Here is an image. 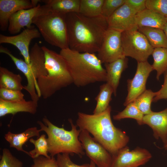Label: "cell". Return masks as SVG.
Segmentation results:
<instances>
[{"mask_svg": "<svg viewBox=\"0 0 167 167\" xmlns=\"http://www.w3.org/2000/svg\"><path fill=\"white\" fill-rule=\"evenodd\" d=\"M41 36L38 29L32 26L30 28H27L19 34L15 36H8L0 34V44H9L16 47L23 57L24 61L29 64L30 63V43L33 39L39 38Z\"/></svg>", "mask_w": 167, "mask_h": 167, "instance_id": "cell-13", "label": "cell"}, {"mask_svg": "<svg viewBox=\"0 0 167 167\" xmlns=\"http://www.w3.org/2000/svg\"><path fill=\"white\" fill-rule=\"evenodd\" d=\"M109 105L104 111L97 114L81 112L77 114L76 126L80 130L87 131L112 155H115L127 146L129 138L126 132L116 127L112 122Z\"/></svg>", "mask_w": 167, "mask_h": 167, "instance_id": "cell-2", "label": "cell"}, {"mask_svg": "<svg viewBox=\"0 0 167 167\" xmlns=\"http://www.w3.org/2000/svg\"><path fill=\"white\" fill-rule=\"evenodd\" d=\"M22 78L7 68L0 67V88L21 91L24 86L22 84Z\"/></svg>", "mask_w": 167, "mask_h": 167, "instance_id": "cell-24", "label": "cell"}, {"mask_svg": "<svg viewBox=\"0 0 167 167\" xmlns=\"http://www.w3.org/2000/svg\"><path fill=\"white\" fill-rule=\"evenodd\" d=\"M43 122L38 121L41 131L47 134L48 145V152L50 156H54L60 153H66L70 155L76 154L81 157L85 153L79 139L81 131L77 129L72 120L68 119L71 126L70 131L63 127H59L53 124L46 117L42 119Z\"/></svg>", "mask_w": 167, "mask_h": 167, "instance_id": "cell-5", "label": "cell"}, {"mask_svg": "<svg viewBox=\"0 0 167 167\" xmlns=\"http://www.w3.org/2000/svg\"><path fill=\"white\" fill-rule=\"evenodd\" d=\"M79 139L87 156L97 167H110L112 155L87 131L80 130Z\"/></svg>", "mask_w": 167, "mask_h": 167, "instance_id": "cell-9", "label": "cell"}, {"mask_svg": "<svg viewBox=\"0 0 167 167\" xmlns=\"http://www.w3.org/2000/svg\"><path fill=\"white\" fill-rule=\"evenodd\" d=\"M40 4L28 9L19 10L13 14L9 21L8 30L11 34L19 32L25 27L31 28L32 19L40 7Z\"/></svg>", "mask_w": 167, "mask_h": 167, "instance_id": "cell-17", "label": "cell"}, {"mask_svg": "<svg viewBox=\"0 0 167 167\" xmlns=\"http://www.w3.org/2000/svg\"><path fill=\"white\" fill-rule=\"evenodd\" d=\"M156 94L151 89H146L133 101L144 115L152 112L151 104Z\"/></svg>", "mask_w": 167, "mask_h": 167, "instance_id": "cell-29", "label": "cell"}, {"mask_svg": "<svg viewBox=\"0 0 167 167\" xmlns=\"http://www.w3.org/2000/svg\"><path fill=\"white\" fill-rule=\"evenodd\" d=\"M29 141L35 146L34 149L29 152V156L32 158L34 159L41 156L47 158L51 157L48 154V143L45 134L41 135L36 140L31 138Z\"/></svg>", "mask_w": 167, "mask_h": 167, "instance_id": "cell-30", "label": "cell"}, {"mask_svg": "<svg viewBox=\"0 0 167 167\" xmlns=\"http://www.w3.org/2000/svg\"><path fill=\"white\" fill-rule=\"evenodd\" d=\"M122 46L125 57H130L137 62L147 61L154 48L145 36L138 30L121 33Z\"/></svg>", "mask_w": 167, "mask_h": 167, "instance_id": "cell-8", "label": "cell"}, {"mask_svg": "<svg viewBox=\"0 0 167 167\" xmlns=\"http://www.w3.org/2000/svg\"><path fill=\"white\" fill-rule=\"evenodd\" d=\"M153 70L148 61L137 62L134 77L127 80L128 93L123 105L126 106L133 102L146 89V83L150 73Z\"/></svg>", "mask_w": 167, "mask_h": 167, "instance_id": "cell-12", "label": "cell"}, {"mask_svg": "<svg viewBox=\"0 0 167 167\" xmlns=\"http://www.w3.org/2000/svg\"><path fill=\"white\" fill-rule=\"evenodd\" d=\"M31 167H58V165L54 157L47 158L41 156L33 159Z\"/></svg>", "mask_w": 167, "mask_h": 167, "instance_id": "cell-36", "label": "cell"}, {"mask_svg": "<svg viewBox=\"0 0 167 167\" xmlns=\"http://www.w3.org/2000/svg\"><path fill=\"white\" fill-rule=\"evenodd\" d=\"M138 30L146 37L154 48H167V39L162 29L150 27H142L138 28Z\"/></svg>", "mask_w": 167, "mask_h": 167, "instance_id": "cell-23", "label": "cell"}, {"mask_svg": "<svg viewBox=\"0 0 167 167\" xmlns=\"http://www.w3.org/2000/svg\"><path fill=\"white\" fill-rule=\"evenodd\" d=\"M69 155L66 153L57 155L56 159L58 167H90L89 164L85 163L81 165L75 164L71 160Z\"/></svg>", "mask_w": 167, "mask_h": 167, "instance_id": "cell-35", "label": "cell"}, {"mask_svg": "<svg viewBox=\"0 0 167 167\" xmlns=\"http://www.w3.org/2000/svg\"><path fill=\"white\" fill-rule=\"evenodd\" d=\"M38 102L32 100L28 101H10L0 98V117L8 114L14 116L20 112L35 114L37 110Z\"/></svg>", "mask_w": 167, "mask_h": 167, "instance_id": "cell-18", "label": "cell"}, {"mask_svg": "<svg viewBox=\"0 0 167 167\" xmlns=\"http://www.w3.org/2000/svg\"><path fill=\"white\" fill-rule=\"evenodd\" d=\"M40 129H38L36 127L28 128L24 132L15 134L8 131L4 135V138L10 143V147L14 148L18 151H22L29 156V152L24 150L23 146L29 139L32 137L40 136Z\"/></svg>", "mask_w": 167, "mask_h": 167, "instance_id": "cell-21", "label": "cell"}, {"mask_svg": "<svg viewBox=\"0 0 167 167\" xmlns=\"http://www.w3.org/2000/svg\"><path fill=\"white\" fill-rule=\"evenodd\" d=\"M44 2L52 10L62 14L79 13L80 0H43Z\"/></svg>", "mask_w": 167, "mask_h": 167, "instance_id": "cell-22", "label": "cell"}, {"mask_svg": "<svg viewBox=\"0 0 167 167\" xmlns=\"http://www.w3.org/2000/svg\"><path fill=\"white\" fill-rule=\"evenodd\" d=\"M120 32L108 29L106 31L97 56L102 63L112 62L125 57Z\"/></svg>", "mask_w": 167, "mask_h": 167, "instance_id": "cell-10", "label": "cell"}, {"mask_svg": "<svg viewBox=\"0 0 167 167\" xmlns=\"http://www.w3.org/2000/svg\"><path fill=\"white\" fill-rule=\"evenodd\" d=\"M59 54L66 61L73 84L82 87L98 82H106V72L95 54L78 52L69 48Z\"/></svg>", "mask_w": 167, "mask_h": 167, "instance_id": "cell-3", "label": "cell"}, {"mask_svg": "<svg viewBox=\"0 0 167 167\" xmlns=\"http://www.w3.org/2000/svg\"><path fill=\"white\" fill-rule=\"evenodd\" d=\"M4 53L10 57L17 68L24 75L27 84L24 86V89L29 93L32 100L38 102L40 97L36 92L37 80L47 74L45 55L41 46L36 42L32 47L30 51V63L29 64L24 60L15 57L8 49L5 50Z\"/></svg>", "mask_w": 167, "mask_h": 167, "instance_id": "cell-7", "label": "cell"}, {"mask_svg": "<svg viewBox=\"0 0 167 167\" xmlns=\"http://www.w3.org/2000/svg\"><path fill=\"white\" fill-rule=\"evenodd\" d=\"M41 48L45 57L46 75L37 80L36 92L39 97L46 99L61 89L73 83L67 63L60 54L45 46Z\"/></svg>", "mask_w": 167, "mask_h": 167, "instance_id": "cell-4", "label": "cell"}, {"mask_svg": "<svg viewBox=\"0 0 167 167\" xmlns=\"http://www.w3.org/2000/svg\"><path fill=\"white\" fill-rule=\"evenodd\" d=\"M146 0H126L125 3L136 14L145 9Z\"/></svg>", "mask_w": 167, "mask_h": 167, "instance_id": "cell-37", "label": "cell"}, {"mask_svg": "<svg viewBox=\"0 0 167 167\" xmlns=\"http://www.w3.org/2000/svg\"><path fill=\"white\" fill-rule=\"evenodd\" d=\"M143 124L152 129L155 139L164 142L167 136V107L162 111L144 115Z\"/></svg>", "mask_w": 167, "mask_h": 167, "instance_id": "cell-16", "label": "cell"}, {"mask_svg": "<svg viewBox=\"0 0 167 167\" xmlns=\"http://www.w3.org/2000/svg\"><path fill=\"white\" fill-rule=\"evenodd\" d=\"M113 93L112 88L107 83L100 85L99 92L95 98L96 104L93 113H99L105 110L109 105L112 95Z\"/></svg>", "mask_w": 167, "mask_h": 167, "instance_id": "cell-25", "label": "cell"}, {"mask_svg": "<svg viewBox=\"0 0 167 167\" xmlns=\"http://www.w3.org/2000/svg\"><path fill=\"white\" fill-rule=\"evenodd\" d=\"M0 167H23L22 161L14 156L6 148L3 149Z\"/></svg>", "mask_w": 167, "mask_h": 167, "instance_id": "cell-31", "label": "cell"}, {"mask_svg": "<svg viewBox=\"0 0 167 167\" xmlns=\"http://www.w3.org/2000/svg\"><path fill=\"white\" fill-rule=\"evenodd\" d=\"M66 15L52 10L45 4L40 6L32 19V24L45 41L61 49L69 48Z\"/></svg>", "mask_w": 167, "mask_h": 167, "instance_id": "cell-6", "label": "cell"}, {"mask_svg": "<svg viewBox=\"0 0 167 167\" xmlns=\"http://www.w3.org/2000/svg\"><path fill=\"white\" fill-rule=\"evenodd\" d=\"M135 14L125 3L107 19L108 29L121 32L138 30Z\"/></svg>", "mask_w": 167, "mask_h": 167, "instance_id": "cell-14", "label": "cell"}, {"mask_svg": "<svg viewBox=\"0 0 167 167\" xmlns=\"http://www.w3.org/2000/svg\"><path fill=\"white\" fill-rule=\"evenodd\" d=\"M152 55L153 62L152 65L153 70L157 72L156 79L167 70V48L159 47L154 49Z\"/></svg>", "mask_w": 167, "mask_h": 167, "instance_id": "cell-27", "label": "cell"}, {"mask_svg": "<svg viewBox=\"0 0 167 167\" xmlns=\"http://www.w3.org/2000/svg\"><path fill=\"white\" fill-rule=\"evenodd\" d=\"M66 20L69 48L81 53H97L108 29L107 19L73 12L66 14Z\"/></svg>", "mask_w": 167, "mask_h": 167, "instance_id": "cell-1", "label": "cell"}, {"mask_svg": "<svg viewBox=\"0 0 167 167\" xmlns=\"http://www.w3.org/2000/svg\"><path fill=\"white\" fill-rule=\"evenodd\" d=\"M167 21V18L147 8L135 15L136 23L138 27H150L163 30Z\"/></svg>", "mask_w": 167, "mask_h": 167, "instance_id": "cell-20", "label": "cell"}, {"mask_svg": "<svg viewBox=\"0 0 167 167\" xmlns=\"http://www.w3.org/2000/svg\"><path fill=\"white\" fill-rule=\"evenodd\" d=\"M144 115L139 109L134 101L130 103L122 111L119 112L113 117L115 120L131 118L135 119L139 125H143V118Z\"/></svg>", "mask_w": 167, "mask_h": 167, "instance_id": "cell-28", "label": "cell"}, {"mask_svg": "<svg viewBox=\"0 0 167 167\" xmlns=\"http://www.w3.org/2000/svg\"><path fill=\"white\" fill-rule=\"evenodd\" d=\"M126 0H104L101 16L108 19L119 7L125 3Z\"/></svg>", "mask_w": 167, "mask_h": 167, "instance_id": "cell-32", "label": "cell"}, {"mask_svg": "<svg viewBox=\"0 0 167 167\" xmlns=\"http://www.w3.org/2000/svg\"><path fill=\"white\" fill-rule=\"evenodd\" d=\"M31 0H0V29L3 32L8 29L10 17L23 9L33 7Z\"/></svg>", "mask_w": 167, "mask_h": 167, "instance_id": "cell-15", "label": "cell"}, {"mask_svg": "<svg viewBox=\"0 0 167 167\" xmlns=\"http://www.w3.org/2000/svg\"><path fill=\"white\" fill-rule=\"evenodd\" d=\"M128 63V58L125 57L104 64L106 72V83L112 88L115 96H116L117 89L122 74L127 67Z\"/></svg>", "mask_w": 167, "mask_h": 167, "instance_id": "cell-19", "label": "cell"}, {"mask_svg": "<svg viewBox=\"0 0 167 167\" xmlns=\"http://www.w3.org/2000/svg\"><path fill=\"white\" fill-rule=\"evenodd\" d=\"M24 95L21 90L0 88V98L10 101H24Z\"/></svg>", "mask_w": 167, "mask_h": 167, "instance_id": "cell-34", "label": "cell"}, {"mask_svg": "<svg viewBox=\"0 0 167 167\" xmlns=\"http://www.w3.org/2000/svg\"><path fill=\"white\" fill-rule=\"evenodd\" d=\"M164 80L161 88L156 92V95L153 101L156 102L162 99H167V70L164 73Z\"/></svg>", "mask_w": 167, "mask_h": 167, "instance_id": "cell-38", "label": "cell"}, {"mask_svg": "<svg viewBox=\"0 0 167 167\" xmlns=\"http://www.w3.org/2000/svg\"><path fill=\"white\" fill-rule=\"evenodd\" d=\"M89 164L90 167H97L94 163L91 161H90Z\"/></svg>", "mask_w": 167, "mask_h": 167, "instance_id": "cell-41", "label": "cell"}, {"mask_svg": "<svg viewBox=\"0 0 167 167\" xmlns=\"http://www.w3.org/2000/svg\"><path fill=\"white\" fill-rule=\"evenodd\" d=\"M113 157L110 167H139L148 162L152 155L146 149L138 147L130 150L126 146Z\"/></svg>", "mask_w": 167, "mask_h": 167, "instance_id": "cell-11", "label": "cell"}, {"mask_svg": "<svg viewBox=\"0 0 167 167\" xmlns=\"http://www.w3.org/2000/svg\"><path fill=\"white\" fill-rule=\"evenodd\" d=\"M104 1V0H80L79 13L90 18L101 16Z\"/></svg>", "mask_w": 167, "mask_h": 167, "instance_id": "cell-26", "label": "cell"}, {"mask_svg": "<svg viewBox=\"0 0 167 167\" xmlns=\"http://www.w3.org/2000/svg\"><path fill=\"white\" fill-rule=\"evenodd\" d=\"M146 6L167 18V0H146Z\"/></svg>", "mask_w": 167, "mask_h": 167, "instance_id": "cell-33", "label": "cell"}, {"mask_svg": "<svg viewBox=\"0 0 167 167\" xmlns=\"http://www.w3.org/2000/svg\"><path fill=\"white\" fill-rule=\"evenodd\" d=\"M163 142V147L164 148L165 150H167V136L165 140Z\"/></svg>", "mask_w": 167, "mask_h": 167, "instance_id": "cell-39", "label": "cell"}, {"mask_svg": "<svg viewBox=\"0 0 167 167\" xmlns=\"http://www.w3.org/2000/svg\"><path fill=\"white\" fill-rule=\"evenodd\" d=\"M163 30L166 35L167 39V21L164 26V27L163 29Z\"/></svg>", "mask_w": 167, "mask_h": 167, "instance_id": "cell-40", "label": "cell"}]
</instances>
